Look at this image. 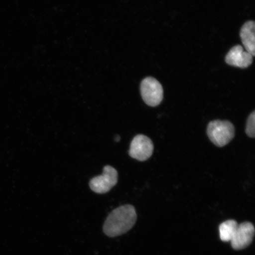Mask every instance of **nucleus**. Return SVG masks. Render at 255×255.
Listing matches in <instances>:
<instances>
[{
	"label": "nucleus",
	"mask_w": 255,
	"mask_h": 255,
	"mask_svg": "<svg viewBox=\"0 0 255 255\" xmlns=\"http://www.w3.org/2000/svg\"><path fill=\"white\" fill-rule=\"evenodd\" d=\"M255 228L253 223L246 222L239 225L234 220L229 228L228 242H231L234 250H244L253 242Z\"/></svg>",
	"instance_id": "f03ea898"
},
{
	"label": "nucleus",
	"mask_w": 255,
	"mask_h": 255,
	"mask_svg": "<svg viewBox=\"0 0 255 255\" xmlns=\"http://www.w3.org/2000/svg\"><path fill=\"white\" fill-rule=\"evenodd\" d=\"M207 133L209 139L215 145L222 147L234 139L235 129L230 121L215 120L209 124Z\"/></svg>",
	"instance_id": "7ed1b4c3"
},
{
	"label": "nucleus",
	"mask_w": 255,
	"mask_h": 255,
	"mask_svg": "<svg viewBox=\"0 0 255 255\" xmlns=\"http://www.w3.org/2000/svg\"><path fill=\"white\" fill-rule=\"evenodd\" d=\"M136 219V210L133 206L118 207L107 217L103 227L104 234L111 238L126 234L134 226Z\"/></svg>",
	"instance_id": "f257e3e1"
},
{
	"label": "nucleus",
	"mask_w": 255,
	"mask_h": 255,
	"mask_svg": "<svg viewBox=\"0 0 255 255\" xmlns=\"http://www.w3.org/2000/svg\"><path fill=\"white\" fill-rule=\"evenodd\" d=\"M119 174L114 167L107 165L104 168L103 174L92 178L89 186L92 191L98 194H104L110 191L118 183Z\"/></svg>",
	"instance_id": "39448f33"
},
{
	"label": "nucleus",
	"mask_w": 255,
	"mask_h": 255,
	"mask_svg": "<svg viewBox=\"0 0 255 255\" xmlns=\"http://www.w3.org/2000/svg\"><path fill=\"white\" fill-rule=\"evenodd\" d=\"M225 61L228 65L245 69L253 62V56L247 51L245 52L240 45L233 47L226 56Z\"/></svg>",
	"instance_id": "0eeeda50"
},
{
	"label": "nucleus",
	"mask_w": 255,
	"mask_h": 255,
	"mask_svg": "<svg viewBox=\"0 0 255 255\" xmlns=\"http://www.w3.org/2000/svg\"><path fill=\"white\" fill-rule=\"evenodd\" d=\"M255 22L248 21L242 26L240 33L242 43L247 52L253 57L255 55Z\"/></svg>",
	"instance_id": "6e6552de"
},
{
	"label": "nucleus",
	"mask_w": 255,
	"mask_h": 255,
	"mask_svg": "<svg viewBox=\"0 0 255 255\" xmlns=\"http://www.w3.org/2000/svg\"><path fill=\"white\" fill-rule=\"evenodd\" d=\"M142 100L148 106L155 107L163 100V88L157 79L146 78L141 82L140 87Z\"/></svg>",
	"instance_id": "20e7f679"
},
{
	"label": "nucleus",
	"mask_w": 255,
	"mask_h": 255,
	"mask_svg": "<svg viewBox=\"0 0 255 255\" xmlns=\"http://www.w3.org/2000/svg\"><path fill=\"white\" fill-rule=\"evenodd\" d=\"M120 136H117L116 138V141L117 142L120 141Z\"/></svg>",
	"instance_id": "9d476101"
},
{
	"label": "nucleus",
	"mask_w": 255,
	"mask_h": 255,
	"mask_svg": "<svg viewBox=\"0 0 255 255\" xmlns=\"http://www.w3.org/2000/svg\"><path fill=\"white\" fill-rule=\"evenodd\" d=\"M154 151V144L148 136L136 135L130 143L129 155L130 157L140 161H144L151 157Z\"/></svg>",
	"instance_id": "423d86ee"
},
{
	"label": "nucleus",
	"mask_w": 255,
	"mask_h": 255,
	"mask_svg": "<svg viewBox=\"0 0 255 255\" xmlns=\"http://www.w3.org/2000/svg\"><path fill=\"white\" fill-rule=\"evenodd\" d=\"M245 131L248 136L254 138L255 136V111L251 114L248 117Z\"/></svg>",
	"instance_id": "1a4fd4ad"
}]
</instances>
